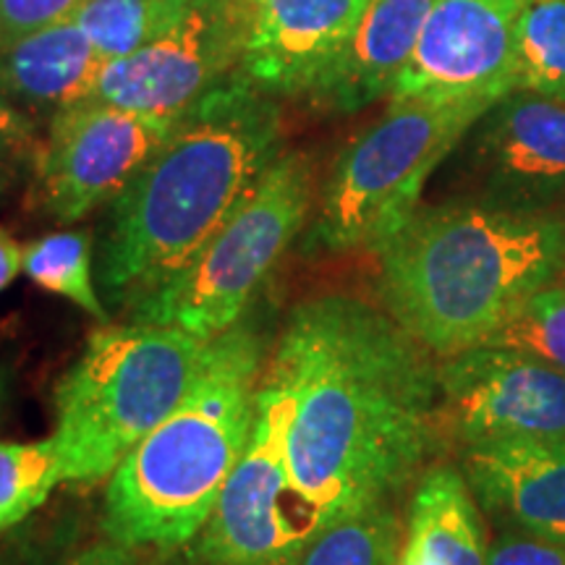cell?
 Masks as SVG:
<instances>
[{
    "label": "cell",
    "instance_id": "cell-1",
    "mask_svg": "<svg viewBox=\"0 0 565 565\" xmlns=\"http://www.w3.org/2000/svg\"><path fill=\"white\" fill-rule=\"evenodd\" d=\"M270 370L296 398L288 471L309 545L395 505L440 448V359L383 303L338 291L296 303Z\"/></svg>",
    "mask_w": 565,
    "mask_h": 565
},
{
    "label": "cell",
    "instance_id": "cell-2",
    "mask_svg": "<svg viewBox=\"0 0 565 565\" xmlns=\"http://www.w3.org/2000/svg\"><path fill=\"white\" fill-rule=\"evenodd\" d=\"M282 152L275 97L236 76L179 118L166 145L110 202L103 299L129 312L200 254Z\"/></svg>",
    "mask_w": 565,
    "mask_h": 565
},
{
    "label": "cell",
    "instance_id": "cell-3",
    "mask_svg": "<svg viewBox=\"0 0 565 565\" xmlns=\"http://www.w3.org/2000/svg\"><path fill=\"white\" fill-rule=\"evenodd\" d=\"M385 312L437 359L482 345L565 273V217L487 200L416 207L383 246Z\"/></svg>",
    "mask_w": 565,
    "mask_h": 565
},
{
    "label": "cell",
    "instance_id": "cell-4",
    "mask_svg": "<svg viewBox=\"0 0 565 565\" xmlns=\"http://www.w3.org/2000/svg\"><path fill=\"white\" fill-rule=\"evenodd\" d=\"M267 330L252 312L207 341L186 398L110 475L103 529L126 547L192 545L249 445Z\"/></svg>",
    "mask_w": 565,
    "mask_h": 565
},
{
    "label": "cell",
    "instance_id": "cell-5",
    "mask_svg": "<svg viewBox=\"0 0 565 565\" xmlns=\"http://www.w3.org/2000/svg\"><path fill=\"white\" fill-rule=\"evenodd\" d=\"M207 341L173 324L105 322L55 387L63 482L110 477L192 391Z\"/></svg>",
    "mask_w": 565,
    "mask_h": 565
},
{
    "label": "cell",
    "instance_id": "cell-6",
    "mask_svg": "<svg viewBox=\"0 0 565 565\" xmlns=\"http://www.w3.org/2000/svg\"><path fill=\"white\" fill-rule=\"evenodd\" d=\"M492 105L482 97L391 100L335 160L317 202L309 249L341 254L383 246L419 207L429 175Z\"/></svg>",
    "mask_w": 565,
    "mask_h": 565
},
{
    "label": "cell",
    "instance_id": "cell-7",
    "mask_svg": "<svg viewBox=\"0 0 565 565\" xmlns=\"http://www.w3.org/2000/svg\"><path fill=\"white\" fill-rule=\"evenodd\" d=\"M312 204V160L282 150L192 263L134 303L129 322L173 324L202 341L231 330L252 312L259 288L301 236Z\"/></svg>",
    "mask_w": 565,
    "mask_h": 565
},
{
    "label": "cell",
    "instance_id": "cell-8",
    "mask_svg": "<svg viewBox=\"0 0 565 565\" xmlns=\"http://www.w3.org/2000/svg\"><path fill=\"white\" fill-rule=\"evenodd\" d=\"M294 391L267 364L242 461L194 540L196 565H299L309 547L288 471Z\"/></svg>",
    "mask_w": 565,
    "mask_h": 565
},
{
    "label": "cell",
    "instance_id": "cell-9",
    "mask_svg": "<svg viewBox=\"0 0 565 565\" xmlns=\"http://www.w3.org/2000/svg\"><path fill=\"white\" fill-rule=\"evenodd\" d=\"M181 116H150L103 100L55 110L32 154V202L55 223L110 204L154 158Z\"/></svg>",
    "mask_w": 565,
    "mask_h": 565
},
{
    "label": "cell",
    "instance_id": "cell-10",
    "mask_svg": "<svg viewBox=\"0 0 565 565\" xmlns=\"http://www.w3.org/2000/svg\"><path fill=\"white\" fill-rule=\"evenodd\" d=\"M242 0H196L150 45L105 63L92 100L175 118L242 76Z\"/></svg>",
    "mask_w": 565,
    "mask_h": 565
},
{
    "label": "cell",
    "instance_id": "cell-11",
    "mask_svg": "<svg viewBox=\"0 0 565 565\" xmlns=\"http://www.w3.org/2000/svg\"><path fill=\"white\" fill-rule=\"evenodd\" d=\"M443 429L461 448L565 440V372L529 353L475 345L440 359Z\"/></svg>",
    "mask_w": 565,
    "mask_h": 565
},
{
    "label": "cell",
    "instance_id": "cell-12",
    "mask_svg": "<svg viewBox=\"0 0 565 565\" xmlns=\"http://www.w3.org/2000/svg\"><path fill=\"white\" fill-rule=\"evenodd\" d=\"M529 0H435L391 100L482 97L515 89V38Z\"/></svg>",
    "mask_w": 565,
    "mask_h": 565
},
{
    "label": "cell",
    "instance_id": "cell-13",
    "mask_svg": "<svg viewBox=\"0 0 565 565\" xmlns=\"http://www.w3.org/2000/svg\"><path fill=\"white\" fill-rule=\"evenodd\" d=\"M471 131L482 200L529 210H550L563 200L565 100L513 89Z\"/></svg>",
    "mask_w": 565,
    "mask_h": 565
},
{
    "label": "cell",
    "instance_id": "cell-14",
    "mask_svg": "<svg viewBox=\"0 0 565 565\" xmlns=\"http://www.w3.org/2000/svg\"><path fill=\"white\" fill-rule=\"evenodd\" d=\"M370 0H242V76L265 95L309 97Z\"/></svg>",
    "mask_w": 565,
    "mask_h": 565
},
{
    "label": "cell",
    "instance_id": "cell-15",
    "mask_svg": "<svg viewBox=\"0 0 565 565\" xmlns=\"http://www.w3.org/2000/svg\"><path fill=\"white\" fill-rule=\"evenodd\" d=\"M482 513L565 545V440H494L461 448Z\"/></svg>",
    "mask_w": 565,
    "mask_h": 565
},
{
    "label": "cell",
    "instance_id": "cell-16",
    "mask_svg": "<svg viewBox=\"0 0 565 565\" xmlns=\"http://www.w3.org/2000/svg\"><path fill=\"white\" fill-rule=\"evenodd\" d=\"M435 0H370L349 42L320 76L309 103L356 113L393 95Z\"/></svg>",
    "mask_w": 565,
    "mask_h": 565
},
{
    "label": "cell",
    "instance_id": "cell-17",
    "mask_svg": "<svg viewBox=\"0 0 565 565\" xmlns=\"http://www.w3.org/2000/svg\"><path fill=\"white\" fill-rule=\"evenodd\" d=\"M105 61L74 19L0 47V87L30 113L92 100Z\"/></svg>",
    "mask_w": 565,
    "mask_h": 565
},
{
    "label": "cell",
    "instance_id": "cell-18",
    "mask_svg": "<svg viewBox=\"0 0 565 565\" xmlns=\"http://www.w3.org/2000/svg\"><path fill=\"white\" fill-rule=\"evenodd\" d=\"M404 550L429 565H487L490 540L482 508L461 469L429 466L416 479Z\"/></svg>",
    "mask_w": 565,
    "mask_h": 565
},
{
    "label": "cell",
    "instance_id": "cell-19",
    "mask_svg": "<svg viewBox=\"0 0 565 565\" xmlns=\"http://www.w3.org/2000/svg\"><path fill=\"white\" fill-rule=\"evenodd\" d=\"M92 244L89 231H55L47 236L34 238L24 246L21 273L34 286L45 288L55 296L79 307L82 312L95 317L97 322H110V312L105 307L103 294L95 286L92 273Z\"/></svg>",
    "mask_w": 565,
    "mask_h": 565
},
{
    "label": "cell",
    "instance_id": "cell-20",
    "mask_svg": "<svg viewBox=\"0 0 565 565\" xmlns=\"http://www.w3.org/2000/svg\"><path fill=\"white\" fill-rule=\"evenodd\" d=\"M196 0H89L74 21L105 61L124 58L168 32Z\"/></svg>",
    "mask_w": 565,
    "mask_h": 565
},
{
    "label": "cell",
    "instance_id": "cell-21",
    "mask_svg": "<svg viewBox=\"0 0 565 565\" xmlns=\"http://www.w3.org/2000/svg\"><path fill=\"white\" fill-rule=\"evenodd\" d=\"M515 89L565 100V0H529L521 13Z\"/></svg>",
    "mask_w": 565,
    "mask_h": 565
},
{
    "label": "cell",
    "instance_id": "cell-22",
    "mask_svg": "<svg viewBox=\"0 0 565 565\" xmlns=\"http://www.w3.org/2000/svg\"><path fill=\"white\" fill-rule=\"evenodd\" d=\"M404 524L395 505H377L333 524L307 547L299 565H398Z\"/></svg>",
    "mask_w": 565,
    "mask_h": 565
},
{
    "label": "cell",
    "instance_id": "cell-23",
    "mask_svg": "<svg viewBox=\"0 0 565 565\" xmlns=\"http://www.w3.org/2000/svg\"><path fill=\"white\" fill-rule=\"evenodd\" d=\"M63 484L53 437L38 443H0V536L11 534Z\"/></svg>",
    "mask_w": 565,
    "mask_h": 565
},
{
    "label": "cell",
    "instance_id": "cell-24",
    "mask_svg": "<svg viewBox=\"0 0 565 565\" xmlns=\"http://www.w3.org/2000/svg\"><path fill=\"white\" fill-rule=\"evenodd\" d=\"M482 345L529 353L565 372V280L547 282L521 301Z\"/></svg>",
    "mask_w": 565,
    "mask_h": 565
},
{
    "label": "cell",
    "instance_id": "cell-25",
    "mask_svg": "<svg viewBox=\"0 0 565 565\" xmlns=\"http://www.w3.org/2000/svg\"><path fill=\"white\" fill-rule=\"evenodd\" d=\"M87 3L89 0H0V47L71 21Z\"/></svg>",
    "mask_w": 565,
    "mask_h": 565
},
{
    "label": "cell",
    "instance_id": "cell-26",
    "mask_svg": "<svg viewBox=\"0 0 565 565\" xmlns=\"http://www.w3.org/2000/svg\"><path fill=\"white\" fill-rule=\"evenodd\" d=\"M487 565H565V545L503 526L490 542Z\"/></svg>",
    "mask_w": 565,
    "mask_h": 565
},
{
    "label": "cell",
    "instance_id": "cell-27",
    "mask_svg": "<svg viewBox=\"0 0 565 565\" xmlns=\"http://www.w3.org/2000/svg\"><path fill=\"white\" fill-rule=\"evenodd\" d=\"M38 118L34 113L13 100V97L0 87V166L3 162H32L38 150Z\"/></svg>",
    "mask_w": 565,
    "mask_h": 565
},
{
    "label": "cell",
    "instance_id": "cell-28",
    "mask_svg": "<svg viewBox=\"0 0 565 565\" xmlns=\"http://www.w3.org/2000/svg\"><path fill=\"white\" fill-rule=\"evenodd\" d=\"M66 565H145L139 561L137 547H126L121 542H97V545L84 547Z\"/></svg>",
    "mask_w": 565,
    "mask_h": 565
},
{
    "label": "cell",
    "instance_id": "cell-29",
    "mask_svg": "<svg viewBox=\"0 0 565 565\" xmlns=\"http://www.w3.org/2000/svg\"><path fill=\"white\" fill-rule=\"evenodd\" d=\"M21 259H24V249H21V246L13 242L11 233L0 225V294L19 278Z\"/></svg>",
    "mask_w": 565,
    "mask_h": 565
},
{
    "label": "cell",
    "instance_id": "cell-30",
    "mask_svg": "<svg viewBox=\"0 0 565 565\" xmlns=\"http://www.w3.org/2000/svg\"><path fill=\"white\" fill-rule=\"evenodd\" d=\"M0 565H47V557L42 547L26 540H17L9 545H0Z\"/></svg>",
    "mask_w": 565,
    "mask_h": 565
},
{
    "label": "cell",
    "instance_id": "cell-31",
    "mask_svg": "<svg viewBox=\"0 0 565 565\" xmlns=\"http://www.w3.org/2000/svg\"><path fill=\"white\" fill-rule=\"evenodd\" d=\"M19 175H21V162H3V166H0V202L9 196L13 186H17Z\"/></svg>",
    "mask_w": 565,
    "mask_h": 565
},
{
    "label": "cell",
    "instance_id": "cell-32",
    "mask_svg": "<svg viewBox=\"0 0 565 565\" xmlns=\"http://www.w3.org/2000/svg\"><path fill=\"white\" fill-rule=\"evenodd\" d=\"M398 565H429L427 561H422V557H416L412 553H406L404 545H401V555H398Z\"/></svg>",
    "mask_w": 565,
    "mask_h": 565
},
{
    "label": "cell",
    "instance_id": "cell-33",
    "mask_svg": "<svg viewBox=\"0 0 565 565\" xmlns=\"http://www.w3.org/2000/svg\"><path fill=\"white\" fill-rule=\"evenodd\" d=\"M0 401H3V383H0Z\"/></svg>",
    "mask_w": 565,
    "mask_h": 565
}]
</instances>
